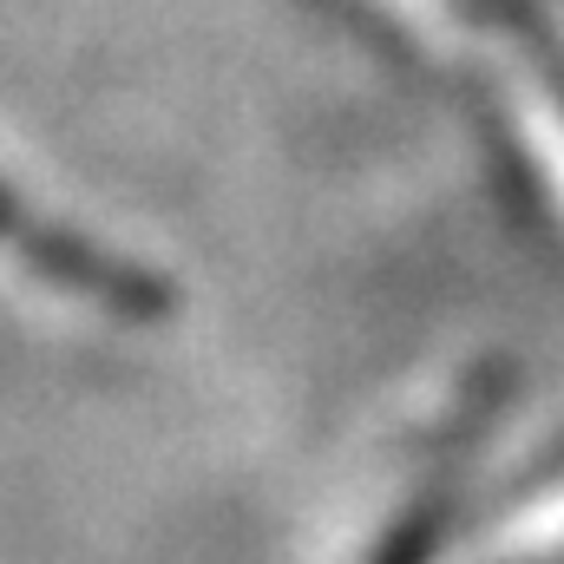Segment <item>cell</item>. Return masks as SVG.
<instances>
[{
  "mask_svg": "<svg viewBox=\"0 0 564 564\" xmlns=\"http://www.w3.org/2000/svg\"><path fill=\"white\" fill-rule=\"evenodd\" d=\"M0 243L7 250H20L40 276H53L59 289H79V295H93V302H106V308H126V315H151V308H164V289L139 270H126V263H112V257H99V250H86V243H66V237H53L40 217H26L7 191H0Z\"/></svg>",
  "mask_w": 564,
  "mask_h": 564,
  "instance_id": "obj_1",
  "label": "cell"
}]
</instances>
